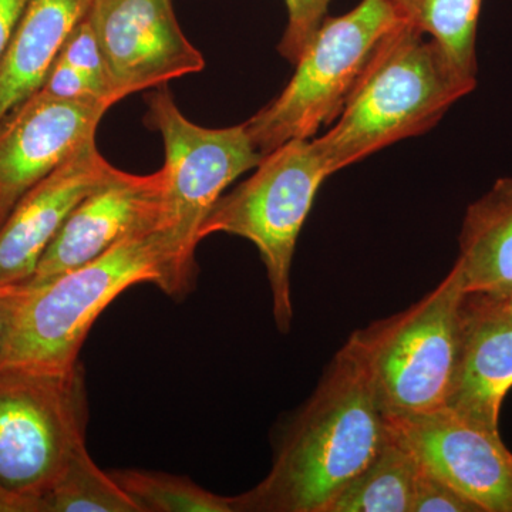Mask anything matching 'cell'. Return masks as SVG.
Wrapping results in <instances>:
<instances>
[{"mask_svg": "<svg viewBox=\"0 0 512 512\" xmlns=\"http://www.w3.org/2000/svg\"><path fill=\"white\" fill-rule=\"evenodd\" d=\"M387 434L365 367L346 343L289 424L268 476L231 497L234 512H326Z\"/></svg>", "mask_w": 512, "mask_h": 512, "instance_id": "6da1fadb", "label": "cell"}, {"mask_svg": "<svg viewBox=\"0 0 512 512\" xmlns=\"http://www.w3.org/2000/svg\"><path fill=\"white\" fill-rule=\"evenodd\" d=\"M477 79L460 72L441 47L402 20L377 47L332 127L315 138L336 174L394 143L431 130Z\"/></svg>", "mask_w": 512, "mask_h": 512, "instance_id": "7a4b0ae2", "label": "cell"}, {"mask_svg": "<svg viewBox=\"0 0 512 512\" xmlns=\"http://www.w3.org/2000/svg\"><path fill=\"white\" fill-rule=\"evenodd\" d=\"M167 254L160 229L134 232L89 264L40 284L19 286L2 367L64 373L94 322L117 296L138 284L163 289Z\"/></svg>", "mask_w": 512, "mask_h": 512, "instance_id": "3957f363", "label": "cell"}, {"mask_svg": "<svg viewBox=\"0 0 512 512\" xmlns=\"http://www.w3.org/2000/svg\"><path fill=\"white\" fill-rule=\"evenodd\" d=\"M147 123L161 134L167 174L163 217L160 221L167 275L164 293L184 298L194 289L195 249L202 224L225 190L248 171L255 170L259 153L247 126L207 128L181 113L167 89L147 97Z\"/></svg>", "mask_w": 512, "mask_h": 512, "instance_id": "277c9868", "label": "cell"}, {"mask_svg": "<svg viewBox=\"0 0 512 512\" xmlns=\"http://www.w3.org/2000/svg\"><path fill=\"white\" fill-rule=\"evenodd\" d=\"M82 363L70 372L0 369V512H42V501L86 444Z\"/></svg>", "mask_w": 512, "mask_h": 512, "instance_id": "5b68a950", "label": "cell"}, {"mask_svg": "<svg viewBox=\"0 0 512 512\" xmlns=\"http://www.w3.org/2000/svg\"><path fill=\"white\" fill-rule=\"evenodd\" d=\"M464 296L460 271L453 265L433 291L406 311L350 336L386 416L446 407L463 343Z\"/></svg>", "mask_w": 512, "mask_h": 512, "instance_id": "8992f818", "label": "cell"}, {"mask_svg": "<svg viewBox=\"0 0 512 512\" xmlns=\"http://www.w3.org/2000/svg\"><path fill=\"white\" fill-rule=\"evenodd\" d=\"M402 20L392 0H362L345 15L326 16L282 93L245 121L259 153L313 138L338 119L377 47Z\"/></svg>", "mask_w": 512, "mask_h": 512, "instance_id": "52a82bcc", "label": "cell"}, {"mask_svg": "<svg viewBox=\"0 0 512 512\" xmlns=\"http://www.w3.org/2000/svg\"><path fill=\"white\" fill-rule=\"evenodd\" d=\"M315 138L292 140L262 158L255 173L212 208L200 231L248 239L264 262L272 311L282 333L291 329V268L296 242L319 188L329 178Z\"/></svg>", "mask_w": 512, "mask_h": 512, "instance_id": "ba28073f", "label": "cell"}, {"mask_svg": "<svg viewBox=\"0 0 512 512\" xmlns=\"http://www.w3.org/2000/svg\"><path fill=\"white\" fill-rule=\"evenodd\" d=\"M86 19L117 101L205 67L178 25L173 0H92Z\"/></svg>", "mask_w": 512, "mask_h": 512, "instance_id": "9c48e42d", "label": "cell"}, {"mask_svg": "<svg viewBox=\"0 0 512 512\" xmlns=\"http://www.w3.org/2000/svg\"><path fill=\"white\" fill-rule=\"evenodd\" d=\"M387 426L417 461L483 512H512V453L500 433L453 410L386 416Z\"/></svg>", "mask_w": 512, "mask_h": 512, "instance_id": "30bf717a", "label": "cell"}, {"mask_svg": "<svg viewBox=\"0 0 512 512\" xmlns=\"http://www.w3.org/2000/svg\"><path fill=\"white\" fill-rule=\"evenodd\" d=\"M110 107L37 92L0 121V227L26 192L94 140Z\"/></svg>", "mask_w": 512, "mask_h": 512, "instance_id": "8fae6325", "label": "cell"}, {"mask_svg": "<svg viewBox=\"0 0 512 512\" xmlns=\"http://www.w3.org/2000/svg\"><path fill=\"white\" fill-rule=\"evenodd\" d=\"M167 174L116 170L69 215L28 284L49 281L99 258L138 231L160 227Z\"/></svg>", "mask_w": 512, "mask_h": 512, "instance_id": "7c38bea8", "label": "cell"}, {"mask_svg": "<svg viewBox=\"0 0 512 512\" xmlns=\"http://www.w3.org/2000/svg\"><path fill=\"white\" fill-rule=\"evenodd\" d=\"M116 170L93 140L23 195L0 227V286L28 284L74 208Z\"/></svg>", "mask_w": 512, "mask_h": 512, "instance_id": "4fadbf2b", "label": "cell"}, {"mask_svg": "<svg viewBox=\"0 0 512 512\" xmlns=\"http://www.w3.org/2000/svg\"><path fill=\"white\" fill-rule=\"evenodd\" d=\"M460 359L446 407L477 426L500 433V413L512 387V319L468 311Z\"/></svg>", "mask_w": 512, "mask_h": 512, "instance_id": "5bb4252c", "label": "cell"}, {"mask_svg": "<svg viewBox=\"0 0 512 512\" xmlns=\"http://www.w3.org/2000/svg\"><path fill=\"white\" fill-rule=\"evenodd\" d=\"M92 0H28L0 59V121L42 89Z\"/></svg>", "mask_w": 512, "mask_h": 512, "instance_id": "9a60e30c", "label": "cell"}, {"mask_svg": "<svg viewBox=\"0 0 512 512\" xmlns=\"http://www.w3.org/2000/svg\"><path fill=\"white\" fill-rule=\"evenodd\" d=\"M454 265L466 293L512 288V177L495 181L468 205Z\"/></svg>", "mask_w": 512, "mask_h": 512, "instance_id": "2e32d148", "label": "cell"}, {"mask_svg": "<svg viewBox=\"0 0 512 512\" xmlns=\"http://www.w3.org/2000/svg\"><path fill=\"white\" fill-rule=\"evenodd\" d=\"M417 470V458L387 426L386 439L376 456L340 491L326 512H412Z\"/></svg>", "mask_w": 512, "mask_h": 512, "instance_id": "e0dca14e", "label": "cell"}, {"mask_svg": "<svg viewBox=\"0 0 512 512\" xmlns=\"http://www.w3.org/2000/svg\"><path fill=\"white\" fill-rule=\"evenodd\" d=\"M397 12L431 37L451 63L477 79V28L483 0H392Z\"/></svg>", "mask_w": 512, "mask_h": 512, "instance_id": "ac0fdd59", "label": "cell"}, {"mask_svg": "<svg viewBox=\"0 0 512 512\" xmlns=\"http://www.w3.org/2000/svg\"><path fill=\"white\" fill-rule=\"evenodd\" d=\"M42 512H140L134 501L80 447L42 501Z\"/></svg>", "mask_w": 512, "mask_h": 512, "instance_id": "d6986e66", "label": "cell"}, {"mask_svg": "<svg viewBox=\"0 0 512 512\" xmlns=\"http://www.w3.org/2000/svg\"><path fill=\"white\" fill-rule=\"evenodd\" d=\"M140 512H234L231 497L211 493L188 477L153 471H111Z\"/></svg>", "mask_w": 512, "mask_h": 512, "instance_id": "ffe728a7", "label": "cell"}, {"mask_svg": "<svg viewBox=\"0 0 512 512\" xmlns=\"http://www.w3.org/2000/svg\"><path fill=\"white\" fill-rule=\"evenodd\" d=\"M57 57L79 70L87 79L92 80L114 104L117 103L116 96L111 89L109 72H107L106 63L101 55L99 42H97V37L94 35L86 15L67 36Z\"/></svg>", "mask_w": 512, "mask_h": 512, "instance_id": "44dd1931", "label": "cell"}, {"mask_svg": "<svg viewBox=\"0 0 512 512\" xmlns=\"http://www.w3.org/2000/svg\"><path fill=\"white\" fill-rule=\"evenodd\" d=\"M288 26L279 43V53L295 64L328 16L330 0H285Z\"/></svg>", "mask_w": 512, "mask_h": 512, "instance_id": "7402d4cb", "label": "cell"}, {"mask_svg": "<svg viewBox=\"0 0 512 512\" xmlns=\"http://www.w3.org/2000/svg\"><path fill=\"white\" fill-rule=\"evenodd\" d=\"M412 512H483L470 498L434 476L419 463Z\"/></svg>", "mask_w": 512, "mask_h": 512, "instance_id": "603a6c76", "label": "cell"}, {"mask_svg": "<svg viewBox=\"0 0 512 512\" xmlns=\"http://www.w3.org/2000/svg\"><path fill=\"white\" fill-rule=\"evenodd\" d=\"M39 92L47 96L56 97L63 100H101L107 101L114 106L113 101L106 96L99 87L87 79L79 70L74 69L64 60L57 59L53 63L52 69L47 73L45 83Z\"/></svg>", "mask_w": 512, "mask_h": 512, "instance_id": "cb8c5ba5", "label": "cell"}, {"mask_svg": "<svg viewBox=\"0 0 512 512\" xmlns=\"http://www.w3.org/2000/svg\"><path fill=\"white\" fill-rule=\"evenodd\" d=\"M464 306L468 311L512 319V288L497 292L466 293Z\"/></svg>", "mask_w": 512, "mask_h": 512, "instance_id": "d4e9b609", "label": "cell"}, {"mask_svg": "<svg viewBox=\"0 0 512 512\" xmlns=\"http://www.w3.org/2000/svg\"><path fill=\"white\" fill-rule=\"evenodd\" d=\"M19 286H0V366L8 345L10 325L18 301Z\"/></svg>", "mask_w": 512, "mask_h": 512, "instance_id": "484cf974", "label": "cell"}, {"mask_svg": "<svg viewBox=\"0 0 512 512\" xmlns=\"http://www.w3.org/2000/svg\"><path fill=\"white\" fill-rule=\"evenodd\" d=\"M28 0H0V59L18 25Z\"/></svg>", "mask_w": 512, "mask_h": 512, "instance_id": "4316f807", "label": "cell"}]
</instances>
